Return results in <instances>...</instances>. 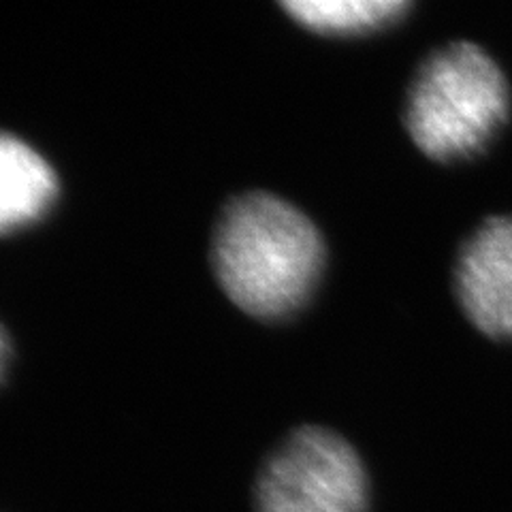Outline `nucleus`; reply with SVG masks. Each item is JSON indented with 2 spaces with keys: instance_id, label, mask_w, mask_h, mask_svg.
<instances>
[{
  "instance_id": "1",
  "label": "nucleus",
  "mask_w": 512,
  "mask_h": 512,
  "mask_svg": "<svg viewBox=\"0 0 512 512\" xmlns=\"http://www.w3.org/2000/svg\"><path fill=\"white\" fill-rule=\"evenodd\" d=\"M323 261V237L314 222L271 192L233 197L216 222L214 274L235 306L252 316L295 312L312 293Z\"/></svg>"
},
{
  "instance_id": "2",
  "label": "nucleus",
  "mask_w": 512,
  "mask_h": 512,
  "mask_svg": "<svg viewBox=\"0 0 512 512\" xmlns=\"http://www.w3.org/2000/svg\"><path fill=\"white\" fill-rule=\"evenodd\" d=\"M510 111L508 79L483 47L448 43L429 54L408 90L404 122L423 154L455 163L483 152Z\"/></svg>"
},
{
  "instance_id": "3",
  "label": "nucleus",
  "mask_w": 512,
  "mask_h": 512,
  "mask_svg": "<svg viewBox=\"0 0 512 512\" xmlns=\"http://www.w3.org/2000/svg\"><path fill=\"white\" fill-rule=\"evenodd\" d=\"M254 504L256 512H367V474L342 436L308 425L267 457Z\"/></svg>"
},
{
  "instance_id": "4",
  "label": "nucleus",
  "mask_w": 512,
  "mask_h": 512,
  "mask_svg": "<svg viewBox=\"0 0 512 512\" xmlns=\"http://www.w3.org/2000/svg\"><path fill=\"white\" fill-rule=\"evenodd\" d=\"M463 314L493 340H512V216L487 218L463 244L455 267Z\"/></svg>"
},
{
  "instance_id": "5",
  "label": "nucleus",
  "mask_w": 512,
  "mask_h": 512,
  "mask_svg": "<svg viewBox=\"0 0 512 512\" xmlns=\"http://www.w3.org/2000/svg\"><path fill=\"white\" fill-rule=\"evenodd\" d=\"M58 195L52 165L20 137L0 139V229L11 233L37 222Z\"/></svg>"
},
{
  "instance_id": "6",
  "label": "nucleus",
  "mask_w": 512,
  "mask_h": 512,
  "mask_svg": "<svg viewBox=\"0 0 512 512\" xmlns=\"http://www.w3.org/2000/svg\"><path fill=\"white\" fill-rule=\"evenodd\" d=\"M293 20L325 35H363L402 20L406 0H286Z\"/></svg>"
}]
</instances>
